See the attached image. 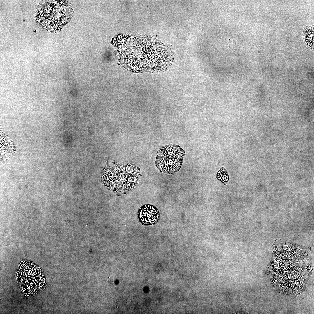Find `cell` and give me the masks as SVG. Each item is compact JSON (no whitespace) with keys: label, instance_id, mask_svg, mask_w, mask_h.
<instances>
[{"label":"cell","instance_id":"cell-1","mask_svg":"<svg viewBox=\"0 0 314 314\" xmlns=\"http://www.w3.org/2000/svg\"><path fill=\"white\" fill-rule=\"evenodd\" d=\"M140 169L134 162H113L102 169L101 178L103 185L118 196L135 190L140 185Z\"/></svg>","mask_w":314,"mask_h":314},{"label":"cell","instance_id":"cell-2","mask_svg":"<svg viewBox=\"0 0 314 314\" xmlns=\"http://www.w3.org/2000/svg\"><path fill=\"white\" fill-rule=\"evenodd\" d=\"M74 12L72 5L66 0L42 1L36 10V21L44 28L55 33L70 21Z\"/></svg>","mask_w":314,"mask_h":314},{"label":"cell","instance_id":"cell-3","mask_svg":"<svg viewBox=\"0 0 314 314\" xmlns=\"http://www.w3.org/2000/svg\"><path fill=\"white\" fill-rule=\"evenodd\" d=\"M16 279L22 293L27 297L38 295L46 286L45 278L40 267L28 260L20 262Z\"/></svg>","mask_w":314,"mask_h":314},{"label":"cell","instance_id":"cell-4","mask_svg":"<svg viewBox=\"0 0 314 314\" xmlns=\"http://www.w3.org/2000/svg\"><path fill=\"white\" fill-rule=\"evenodd\" d=\"M146 38L143 40L144 45L138 46L140 48L138 51L148 60L147 66L149 70L153 72L161 71L169 65L172 54L168 48L155 39Z\"/></svg>","mask_w":314,"mask_h":314},{"label":"cell","instance_id":"cell-5","mask_svg":"<svg viewBox=\"0 0 314 314\" xmlns=\"http://www.w3.org/2000/svg\"><path fill=\"white\" fill-rule=\"evenodd\" d=\"M185 155V151L178 145L171 144L163 146L157 151L155 165L162 173L174 174L179 170Z\"/></svg>","mask_w":314,"mask_h":314},{"label":"cell","instance_id":"cell-6","mask_svg":"<svg viewBox=\"0 0 314 314\" xmlns=\"http://www.w3.org/2000/svg\"><path fill=\"white\" fill-rule=\"evenodd\" d=\"M139 222L144 226L152 225L157 223L160 219V214L156 207L146 204L141 206L137 213Z\"/></svg>","mask_w":314,"mask_h":314},{"label":"cell","instance_id":"cell-7","mask_svg":"<svg viewBox=\"0 0 314 314\" xmlns=\"http://www.w3.org/2000/svg\"><path fill=\"white\" fill-rule=\"evenodd\" d=\"M314 29L313 26H306L303 30V37L304 42L310 49L313 50Z\"/></svg>","mask_w":314,"mask_h":314},{"label":"cell","instance_id":"cell-8","mask_svg":"<svg viewBox=\"0 0 314 314\" xmlns=\"http://www.w3.org/2000/svg\"><path fill=\"white\" fill-rule=\"evenodd\" d=\"M132 58H129L128 56L125 58L124 61L125 65L132 71L139 72L141 71V69L139 67L138 63L135 62L136 61L135 56L134 57H133L132 56Z\"/></svg>","mask_w":314,"mask_h":314},{"label":"cell","instance_id":"cell-9","mask_svg":"<svg viewBox=\"0 0 314 314\" xmlns=\"http://www.w3.org/2000/svg\"><path fill=\"white\" fill-rule=\"evenodd\" d=\"M216 177L224 184L227 183L229 179L227 172L223 167L221 168L218 172L216 175Z\"/></svg>","mask_w":314,"mask_h":314}]
</instances>
